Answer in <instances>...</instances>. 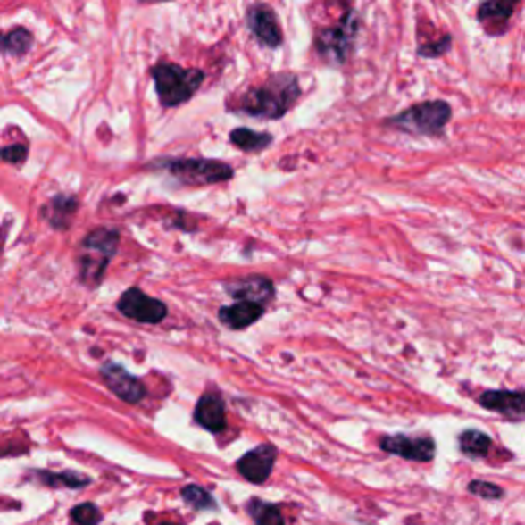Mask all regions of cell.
<instances>
[{
	"label": "cell",
	"instance_id": "cell-16",
	"mask_svg": "<svg viewBox=\"0 0 525 525\" xmlns=\"http://www.w3.org/2000/svg\"><path fill=\"white\" fill-rule=\"evenodd\" d=\"M220 321H222L224 327L240 330L251 327V324L257 322L262 316V306L261 304L253 302H237L232 306L220 308Z\"/></svg>",
	"mask_w": 525,
	"mask_h": 525
},
{
	"label": "cell",
	"instance_id": "cell-29",
	"mask_svg": "<svg viewBox=\"0 0 525 525\" xmlns=\"http://www.w3.org/2000/svg\"><path fill=\"white\" fill-rule=\"evenodd\" d=\"M162 525H177V523H162Z\"/></svg>",
	"mask_w": 525,
	"mask_h": 525
},
{
	"label": "cell",
	"instance_id": "cell-9",
	"mask_svg": "<svg viewBox=\"0 0 525 525\" xmlns=\"http://www.w3.org/2000/svg\"><path fill=\"white\" fill-rule=\"evenodd\" d=\"M384 452L412 462H429L435 455V441L429 435L409 438V435H390L379 441Z\"/></svg>",
	"mask_w": 525,
	"mask_h": 525
},
{
	"label": "cell",
	"instance_id": "cell-19",
	"mask_svg": "<svg viewBox=\"0 0 525 525\" xmlns=\"http://www.w3.org/2000/svg\"><path fill=\"white\" fill-rule=\"evenodd\" d=\"M33 46V36L23 27H17L9 33H0V50L6 54H12V56H23L31 50Z\"/></svg>",
	"mask_w": 525,
	"mask_h": 525
},
{
	"label": "cell",
	"instance_id": "cell-23",
	"mask_svg": "<svg viewBox=\"0 0 525 525\" xmlns=\"http://www.w3.org/2000/svg\"><path fill=\"white\" fill-rule=\"evenodd\" d=\"M181 496L188 503L189 507L197 509V511H212L216 509V501H213V496L207 493L205 488L197 487V485H188L181 488Z\"/></svg>",
	"mask_w": 525,
	"mask_h": 525
},
{
	"label": "cell",
	"instance_id": "cell-6",
	"mask_svg": "<svg viewBox=\"0 0 525 525\" xmlns=\"http://www.w3.org/2000/svg\"><path fill=\"white\" fill-rule=\"evenodd\" d=\"M357 19L354 12H349L341 23L330 29H322L316 36V50H319L321 58L330 64H343L349 58L351 50H354L355 38H357Z\"/></svg>",
	"mask_w": 525,
	"mask_h": 525
},
{
	"label": "cell",
	"instance_id": "cell-14",
	"mask_svg": "<svg viewBox=\"0 0 525 525\" xmlns=\"http://www.w3.org/2000/svg\"><path fill=\"white\" fill-rule=\"evenodd\" d=\"M226 294L238 302H253V304H265L273 296V283L267 278H243L224 283Z\"/></svg>",
	"mask_w": 525,
	"mask_h": 525
},
{
	"label": "cell",
	"instance_id": "cell-22",
	"mask_svg": "<svg viewBox=\"0 0 525 525\" xmlns=\"http://www.w3.org/2000/svg\"><path fill=\"white\" fill-rule=\"evenodd\" d=\"M39 480H44L47 487H66V488H82L87 485H91V479L85 474L79 472H60V474H52V472H39Z\"/></svg>",
	"mask_w": 525,
	"mask_h": 525
},
{
	"label": "cell",
	"instance_id": "cell-17",
	"mask_svg": "<svg viewBox=\"0 0 525 525\" xmlns=\"http://www.w3.org/2000/svg\"><path fill=\"white\" fill-rule=\"evenodd\" d=\"M76 210H79V202H76L74 197L58 196L46 205L44 216L47 218V222H50L54 228H58V230H66V228L71 226V222H72Z\"/></svg>",
	"mask_w": 525,
	"mask_h": 525
},
{
	"label": "cell",
	"instance_id": "cell-3",
	"mask_svg": "<svg viewBox=\"0 0 525 525\" xmlns=\"http://www.w3.org/2000/svg\"><path fill=\"white\" fill-rule=\"evenodd\" d=\"M158 99L164 107H177L188 103L202 87L205 74L197 68H181L171 62H161L152 68Z\"/></svg>",
	"mask_w": 525,
	"mask_h": 525
},
{
	"label": "cell",
	"instance_id": "cell-27",
	"mask_svg": "<svg viewBox=\"0 0 525 525\" xmlns=\"http://www.w3.org/2000/svg\"><path fill=\"white\" fill-rule=\"evenodd\" d=\"M0 158L6 162L21 164L27 158V146L25 144H15V146H6L0 150Z\"/></svg>",
	"mask_w": 525,
	"mask_h": 525
},
{
	"label": "cell",
	"instance_id": "cell-8",
	"mask_svg": "<svg viewBox=\"0 0 525 525\" xmlns=\"http://www.w3.org/2000/svg\"><path fill=\"white\" fill-rule=\"evenodd\" d=\"M101 378L107 384V388L112 390L117 398H121L128 404H138L146 396V388H144L142 379L131 376L126 368H121L120 363H105L101 368Z\"/></svg>",
	"mask_w": 525,
	"mask_h": 525
},
{
	"label": "cell",
	"instance_id": "cell-18",
	"mask_svg": "<svg viewBox=\"0 0 525 525\" xmlns=\"http://www.w3.org/2000/svg\"><path fill=\"white\" fill-rule=\"evenodd\" d=\"M230 142L245 152H261L273 142V136L259 134V131H253L248 128H237L230 134Z\"/></svg>",
	"mask_w": 525,
	"mask_h": 525
},
{
	"label": "cell",
	"instance_id": "cell-26",
	"mask_svg": "<svg viewBox=\"0 0 525 525\" xmlns=\"http://www.w3.org/2000/svg\"><path fill=\"white\" fill-rule=\"evenodd\" d=\"M450 46H452V38L444 36V38H439L438 41H431V44L421 46L419 54L425 58H439V56H444L447 50H450Z\"/></svg>",
	"mask_w": 525,
	"mask_h": 525
},
{
	"label": "cell",
	"instance_id": "cell-7",
	"mask_svg": "<svg viewBox=\"0 0 525 525\" xmlns=\"http://www.w3.org/2000/svg\"><path fill=\"white\" fill-rule=\"evenodd\" d=\"M117 308H120V312L123 316L144 324H158L167 319L169 314L167 304L156 298H150V296L140 292L138 288H129L128 292L121 296L120 302H117Z\"/></svg>",
	"mask_w": 525,
	"mask_h": 525
},
{
	"label": "cell",
	"instance_id": "cell-20",
	"mask_svg": "<svg viewBox=\"0 0 525 525\" xmlns=\"http://www.w3.org/2000/svg\"><path fill=\"white\" fill-rule=\"evenodd\" d=\"M460 444V450L464 452L468 458H485L490 452V438L485 435L482 431H476V429H468L460 435L458 439Z\"/></svg>",
	"mask_w": 525,
	"mask_h": 525
},
{
	"label": "cell",
	"instance_id": "cell-24",
	"mask_svg": "<svg viewBox=\"0 0 525 525\" xmlns=\"http://www.w3.org/2000/svg\"><path fill=\"white\" fill-rule=\"evenodd\" d=\"M71 517L76 525H96L101 521V511L93 503H82L71 511Z\"/></svg>",
	"mask_w": 525,
	"mask_h": 525
},
{
	"label": "cell",
	"instance_id": "cell-25",
	"mask_svg": "<svg viewBox=\"0 0 525 525\" xmlns=\"http://www.w3.org/2000/svg\"><path fill=\"white\" fill-rule=\"evenodd\" d=\"M470 493L482 496V499H501L503 496V488L493 485V482H485V480H472L468 485Z\"/></svg>",
	"mask_w": 525,
	"mask_h": 525
},
{
	"label": "cell",
	"instance_id": "cell-15",
	"mask_svg": "<svg viewBox=\"0 0 525 525\" xmlns=\"http://www.w3.org/2000/svg\"><path fill=\"white\" fill-rule=\"evenodd\" d=\"M196 421L212 433L224 431L226 406L218 394H204L196 406Z\"/></svg>",
	"mask_w": 525,
	"mask_h": 525
},
{
	"label": "cell",
	"instance_id": "cell-5",
	"mask_svg": "<svg viewBox=\"0 0 525 525\" xmlns=\"http://www.w3.org/2000/svg\"><path fill=\"white\" fill-rule=\"evenodd\" d=\"M171 171L172 177L185 185H213L232 179L234 171L222 161H207V158H181V161H167L162 164Z\"/></svg>",
	"mask_w": 525,
	"mask_h": 525
},
{
	"label": "cell",
	"instance_id": "cell-2",
	"mask_svg": "<svg viewBox=\"0 0 525 525\" xmlns=\"http://www.w3.org/2000/svg\"><path fill=\"white\" fill-rule=\"evenodd\" d=\"M117 245H120V232L112 230V228H96L91 234H87L79 254L80 279L87 286L95 288L103 281L105 269L117 253Z\"/></svg>",
	"mask_w": 525,
	"mask_h": 525
},
{
	"label": "cell",
	"instance_id": "cell-1",
	"mask_svg": "<svg viewBox=\"0 0 525 525\" xmlns=\"http://www.w3.org/2000/svg\"><path fill=\"white\" fill-rule=\"evenodd\" d=\"M300 96L298 76L281 72L273 74L261 87L248 88L240 96L238 112L251 117H265V120H279L296 105Z\"/></svg>",
	"mask_w": 525,
	"mask_h": 525
},
{
	"label": "cell",
	"instance_id": "cell-13",
	"mask_svg": "<svg viewBox=\"0 0 525 525\" xmlns=\"http://www.w3.org/2000/svg\"><path fill=\"white\" fill-rule=\"evenodd\" d=\"M480 404L487 411L501 412L511 421H521L525 414V398L521 392L509 390H488L480 396Z\"/></svg>",
	"mask_w": 525,
	"mask_h": 525
},
{
	"label": "cell",
	"instance_id": "cell-21",
	"mask_svg": "<svg viewBox=\"0 0 525 525\" xmlns=\"http://www.w3.org/2000/svg\"><path fill=\"white\" fill-rule=\"evenodd\" d=\"M246 509L254 520V525H286L279 507L271 505V503L253 499L251 503H248Z\"/></svg>",
	"mask_w": 525,
	"mask_h": 525
},
{
	"label": "cell",
	"instance_id": "cell-12",
	"mask_svg": "<svg viewBox=\"0 0 525 525\" xmlns=\"http://www.w3.org/2000/svg\"><path fill=\"white\" fill-rule=\"evenodd\" d=\"M520 0H482L479 9V23L488 36H503L511 23V17Z\"/></svg>",
	"mask_w": 525,
	"mask_h": 525
},
{
	"label": "cell",
	"instance_id": "cell-30",
	"mask_svg": "<svg viewBox=\"0 0 525 525\" xmlns=\"http://www.w3.org/2000/svg\"><path fill=\"white\" fill-rule=\"evenodd\" d=\"M212 525H218V523H212Z\"/></svg>",
	"mask_w": 525,
	"mask_h": 525
},
{
	"label": "cell",
	"instance_id": "cell-10",
	"mask_svg": "<svg viewBox=\"0 0 525 525\" xmlns=\"http://www.w3.org/2000/svg\"><path fill=\"white\" fill-rule=\"evenodd\" d=\"M275 460H278V450L273 446H259L253 452L245 454L243 458L237 462V468L240 476H245L253 485H262L267 482L269 476L273 472Z\"/></svg>",
	"mask_w": 525,
	"mask_h": 525
},
{
	"label": "cell",
	"instance_id": "cell-28",
	"mask_svg": "<svg viewBox=\"0 0 525 525\" xmlns=\"http://www.w3.org/2000/svg\"><path fill=\"white\" fill-rule=\"evenodd\" d=\"M144 4H154V3H169V0H140Z\"/></svg>",
	"mask_w": 525,
	"mask_h": 525
},
{
	"label": "cell",
	"instance_id": "cell-4",
	"mask_svg": "<svg viewBox=\"0 0 525 525\" xmlns=\"http://www.w3.org/2000/svg\"><path fill=\"white\" fill-rule=\"evenodd\" d=\"M452 117V107L446 101H429L419 103L411 109H406L388 121L390 126L409 131L419 136H441Z\"/></svg>",
	"mask_w": 525,
	"mask_h": 525
},
{
	"label": "cell",
	"instance_id": "cell-11",
	"mask_svg": "<svg viewBox=\"0 0 525 525\" xmlns=\"http://www.w3.org/2000/svg\"><path fill=\"white\" fill-rule=\"evenodd\" d=\"M246 23L248 29L254 33L262 46L267 47H279L283 36H281V27L278 23V17L275 12L269 9L267 4H253L251 9L246 12Z\"/></svg>",
	"mask_w": 525,
	"mask_h": 525
}]
</instances>
